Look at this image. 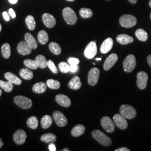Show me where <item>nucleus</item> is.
<instances>
[{
  "label": "nucleus",
  "instance_id": "864d4df0",
  "mask_svg": "<svg viewBox=\"0 0 151 151\" xmlns=\"http://www.w3.org/2000/svg\"><path fill=\"white\" fill-rule=\"evenodd\" d=\"M95 60H101V58H96Z\"/></svg>",
  "mask_w": 151,
  "mask_h": 151
},
{
  "label": "nucleus",
  "instance_id": "393cba45",
  "mask_svg": "<svg viewBox=\"0 0 151 151\" xmlns=\"http://www.w3.org/2000/svg\"><path fill=\"white\" fill-rule=\"evenodd\" d=\"M52 123V118L48 115H44L41 119V125L43 129H47L49 128Z\"/></svg>",
  "mask_w": 151,
  "mask_h": 151
},
{
  "label": "nucleus",
  "instance_id": "72a5a7b5",
  "mask_svg": "<svg viewBox=\"0 0 151 151\" xmlns=\"http://www.w3.org/2000/svg\"><path fill=\"white\" fill-rule=\"evenodd\" d=\"M27 126L32 129H36L38 128V120L37 117L35 116H31L27 119Z\"/></svg>",
  "mask_w": 151,
  "mask_h": 151
},
{
  "label": "nucleus",
  "instance_id": "5701e85b",
  "mask_svg": "<svg viewBox=\"0 0 151 151\" xmlns=\"http://www.w3.org/2000/svg\"><path fill=\"white\" fill-rule=\"evenodd\" d=\"M47 85L42 82L35 83L32 87V91L36 93H43L47 90Z\"/></svg>",
  "mask_w": 151,
  "mask_h": 151
},
{
  "label": "nucleus",
  "instance_id": "a18cd8bd",
  "mask_svg": "<svg viewBox=\"0 0 151 151\" xmlns=\"http://www.w3.org/2000/svg\"><path fill=\"white\" fill-rule=\"evenodd\" d=\"M3 16H4V19L6 21L8 22V21L10 20V17L9 16V15H8V14L6 11H4L3 12Z\"/></svg>",
  "mask_w": 151,
  "mask_h": 151
},
{
  "label": "nucleus",
  "instance_id": "c85d7f7f",
  "mask_svg": "<svg viewBox=\"0 0 151 151\" xmlns=\"http://www.w3.org/2000/svg\"><path fill=\"white\" fill-rule=\"evenodd\" d=\"M1 53L6 59L10 58L11 55V48L9 44L5 43L2 45L1 48Z\"/></svg>",
  "mask_w": 151,
  "mask_h": 151
},
{
  "label": "nucleus",
  "instance_id": "f03ea898",
  "mask_svg": "<svg viewBox=\"0 0 151 151\" xmlns=\"http://www.w3.org/2000/svg\"><path fill=\"white\" fill-rule=\"evenodd\" d=\"M63 16L65 22L69 25H75L77 21L75 12L70 7H65L63 10Z\"/></svg>",
  "mask_w": 151,
  "mask_h": 151
},
{
  "label": "nucleus",
  "instance_id": "58836bf2",
  "mask_svg": "<svg viewBox=\"0 0 151 151\" xmlns=\"http://www.w3.org/2000/svg\"><path fill=\"white\" fill-rule=\"evenodd\" d=\"M58 67L60 71L62 73H67L70 72V65L67 64L65 62H62L59 63Z\"/></svg>",
  "mask_w": 151,
  "mask_h": 151
},
{
  "label": "nucleus",
  "instance_id": "603ef678",
  "mask_svg": "<svg viewBox=\"0 0 151 151\" xmlns=\"http://www.w3.org/2000/svg\"><path fill=\"white\" fill-rule=\"evenodd\" d=\"M63 151H70V150L68 149V148H64L63 150H62Z\"/></svg>",
  "mask_w": 151,
  "mask_h": 151
},
{
  "label": "nucleus",
  "instance_id": "4d7b16f0",
  "mask_svg": "<svg viewBox=\"0 0 151 151\" xmlns=\"http://www.w3.org/2000/svg\"><path fill=\"white\" fill-rule=\"evenodd\" d=\"M1 95H2V91H1V90L0 89V96H1Z\"/></svg>",
  "mask_w": 151,
  "mask_h": 151
},
{
  "label": "nucleus",
  "instance_id": "7c9ffc66",
  "mask_svg": "<svg viewBox=\"0 0 151 151\" xmlns=\"http://www.w3.org/2000/svg\"><path fill=\"white\" fill-rule=\"evenodd\" d=\"M35 61L41 68H45L47 66V61L45 57L43 55H38L35 58Z\"/></svg>",
  "mask_w": 151,
  "mask_h": 151
},
{
  "label": "nucleus",
  "instance_id": "2f4dec72",
  "mask_svg": "<svg viewBox=\"0 0 151 151\" xmlns=\"http://www.w3.org/2000/svg\"><path fill=\"white\" fill-rule=\"evenodd\" d=\"M0 87L7 92H10L12 91L14 87L13 83L9 81L5 82L2 80H0Z\"/></svg>",
  "mask_w": 151,
  "mask_h": 151
},
{
  "label": "nucleus",
  "instance_id": "052dcab7",
  "mask_svg": "<svg viewBox=\"0 0 151 151\" xmlns=\"http://www.w3.org/2000/svg\"><path fill=\"white\" fill-rule=\"evenodd\" d=\"M109 1H110V0H109Z\"/></svg>",
  "mask_w": 151,
  "mask_h": 151
},
{
  "label": "nucleus",
  "instance_id": "bb28decb",
  "mask_svg": "<svg viewBox=\"0 0 151 151\" xmlns=\"http://www.w3.org/2000/svg\"><path fill=\"white\" fill-rule=\"evenodd\" d=\"M20 76L22 78L26 80H30L32 79L34 74L31 70L27 69V68H22L20 70Z\"/></svg>",
  "mask_w": 151,
  "mask_h": 151
},
{
  "label": "nucleus",
  "instance_id": "6ab92c4d",
  "mask_svg": "<svg viewBox=\"0 0 151 151\" xmlns=\"http://www.w3.org/2000/svg\"><path fill=\"white\" fill-rule=\"evenodd\" d=\"M68 86L72 90H78L79 88H81L82 86V83H81L80 78L78 76H74L69 82Z\"/></svg>",
  "mask_w": 151,
  "mask_h": 151
},
{
  "label": "nucleus",
  "instance_id": "423d86ee",
  "mask_svg": "<svg viewBox=\"0 0 151 151\" xmlns=\"http://www.w3.org/2000/svg\"><path fill=\"white\" fill-rule=\"evenodd\" d=\"M14 102L19 107L24 109H28L32 106V100L24 96H17L15 97Z\"/></svg>",
  "mask_w": 151,
  "mask_h": 151
},
{
  "label": "nucleus",
  "instance_id": "a878e982",
  "mask_svg": "<svg viewBox=\"0 0 151 151\" xmlns=\"http://www.w3.org/2000/svg\"><path fill=\"white\" fill-rule=\"evenodd\" d=\"M56 139V136L53 133H46L42 135V137H40V140L46 143H53Z\"/></svg>",
  "mask_w": 151,
  "mask_h": 151
},
{
  "label": "nucleus",
  "instance_id": "c9c22d12",
  "mask_svg": "<svg viewBox=\"0 0 151 151\" xmlns=\"http://www.w3.org/2000/svg\"><path fill=\"white\" fill-rule=\"evenodd\" d=\"M24 64L27 68L32 70H37L39 68V65L35 60L30 59L25 60L24 61Z\"/></svg>",
  "mask_w": 151,
  "mask_h": 151
},
{
  "label": "nucleus",
  "instance_id": "b1692460",
  "mask_svg": "<svg viewBox=\"0 0 151 151\" xmlns=\"http://www.w3.org/2000/svg\"><path fill=\"white\" fill-rule=\"evenodd\" d=\"M85 131V127L83 125H77L75 126L71 131V134L73 137H79L82 135Z\"/></svg>",
  "mask_w": 151,
  "mask_h": 151
},
{
  "label": "nucleus",
  "instance_id": "79ce46f5",
  "mask_svg": "<svg viewBox=\"0 0 151 151\" xmlns=\"http://www.w3.org/2000/svg\"><path fill=\"white\" fill-rule=\"evenodd\" d=\"M78 70V65H70V72L72 73H75Z\"/></svg>",
  "mask_w": 151,
  "mask_h": 151
},
{
  "label": "nucleus",
  "instance_id": "ddd939ff",
  "mask_svg": "<svg viewBox=\"0 0 151 151\" xmlns=\"http://www.w3.org/2000/svg\"><path fill=\"white\" fill-rule=\"evenodd\" d=\"M118 59V56L115 53H113L109 55L104 63L103 67L104 70H108L110 68H111L117 62Z\"/></svg>",
  "mask_w": 151,
  "mask_h": 151
},
{
  "label": "nucleus",
  "instance_id": "7ed1b4c3",
  "mask_svg": "<svg viewBox=\"0 0 151 151\" xmlns=\"http://www.w3.org/2000/svg\"><path fill=\"white\" fill-rule=\"evenodd\" d=\"M137 20L135 16L132 15H124L119 19V23L123 27L130 28L135 26Z\"/></svg>",
  "mask_w": 151,
  "mask_h": 151
},
{
  "label": "nucleus",
  "instance_id": "13d9d810",
  "mask_svg": "<svg viewBox=\"0 0 151 151\" xmlns=\"http://www.w3.org/2000/svg\"><path fill=\"white\" fill-rule=\"evenodd\" d=\"M67 1H70V2H73V1H74L75 0H67Z\"/></svg>",
  "mask_w": 151,
  "mask_h": 151
},
{
  "label": "nucleus",
  "instance_id": "2eb2a0df",
  "mask_svg": "<svg viewBox=\"0 0 151 151\" xmlns=\"http://www.w3.org/2000/svg\"><path fill=\"white\" fill-rule=\"evenodd\" d=\"M17 50L19 54L26 55L31 53L32 48L27 44L25 41H22L17 45Z\"/></svg>",
  "mask_w": 151,
  "mask_h": 151
},
{
  "label": "nucleus",
  "instance_id": "9b49d317",
  "mask_svg": "<svg viewBox=\"0 0 151 151\" xmlns=\"http://www.w3.org/2000/svg\"><path fill=\"white\" fill-rule=\"evenodd\" d=\"M114 122L119 129L122 130L126 129L128 127V123L126 118L122 114H115L113 117Z\"/></svg>",
  "mask_w": 151,
  "mask_h": 151
},
{
  "label": "nucleus",
  "instance_id": "e433bc0d",
  "mask_svg": "<svg viewBox=\"0 0 151 151\" xmlns=\"http://www.w3.org/2000/svg\"><path fill=\"white\" fill-rule=\"evenodd\" d=\"M79 12L80 16L83 19L90 18L93 15V12L91 10L87 8H82Z\"/></svg>",
  "mask_w": 151,
  "mask_h": 151
},
{
  "label": "nucleus",
  "instance_id": "5fc2aeb1",
  "mask_svg": "<svg viewBox=\"0 0 151 151\" xmlns=\"http://www.w3.org/2000/svg\"><path fill=\"white\" fill-rule=\"evenodd\" d=\"M149 5H150V6L151 7V0H150V2H149Z\"/></svg>",
  "mask_w": 151,
  "mask_h": 151
},
{
  "label": "nucleus",
  "instance_id": "37998d69",
  "mask_svg": "<svg viewBox=\"0 0 151 151\" xmlns=\"http://www.w3.org/2000/svg\"><path fill=\"white\" fill-rule=\"evenodd\" d=\"M9 13L10 14V15L12 17V18H15L16 17V14L14 10L12 9H10L9 10Z\"/></svg>",
  "mask_w": 151,
  "mask_h": 151
},
{
  "label": "nucleus",
  "instance_id": "1a4fd4ad",
  "mask_svg": "<svg viewBox=\"0 0 151 151\" xmlns=\"http://www.w3.org/2000/svg\"><path fill=\"white\" fill-rule=\"evenodd\" d=\"M100 70L97 68H93L90 70L88 75V83L91 86H95L97 84L99 79Z\"/></svg>",
  "mask_w": 151,
  "mask_h": 151
},
{
  "label": "nucleus",
  "instance_id": "de8ad7c7",
  "mask_svg": "<svg viewBox=\"0 0 151 151\" xmlns=\"http://www.w3.org/2000/svg\"><path fill=\"white\" fill-rule=\"evenodd\" d=\"M147 63L151 67V54L147 57Z\"/></svg>",
  "mask_w": 151,
  "mask_h": 151
},
{
  "label": "nucleus",
  "instance_id": "09e8293b",
  "mask_svg": "<svg viewBox=\"0 0 151 151\" xmlns=\"http://www.w3.org/2000/svg\"><path fill=\"white\" fill-rule=\"evenodd\" d=\"M9 1L11 4H15L17 2L18 0H9Z\"/></svg>",
  "mask_w": 151,
  "mask_h": 151
},
{
  "label": "nucleus",
  "instance_id": "cd10ccee",
  "mask_svg": "<svg viewBox=\"0 0 151 151\" xmlns=\"http://www.w3.org/2000/svg\"><path fill=\"white\" fill-rule=\"evenodd\" d=\"M135 34L137 39L142 42H146L148 39L147 32L142 29H137L135 31Z\"/></svg>",
  "mask_w": 151,
  "mask_h": 151
},
{
  "label": "nucleus",
  "instance_id": "a211bd4d",
  "mask_svg": "<svg viewBox=\"0 0 151 151\" xmlns=\"http://www.w3.org/2000/svg\"><path fill=\"white\" fill-rule=\"evenodd\" d=\"M113 40L111 38L106 39L100 47V52L103 54L107 53L113 48Z\"/></svg>",
  "mask_w": 151,
  "mask_h": 151
},
{
  "label": "nucleus",
  "instance_id": "f8f14e48",
  "mask_svg": "<svg viewBox=\"0 0 151 151\" xmlns=\"http://www.w3.org/2000/svg\"><path fill=\"white\" fill-rule=\"evenodd\" d=\"M53 117L56 124L60 127H63L67 124V119L66 117L59 111H55L53 114Z\"/></svg>",
  "mask_w": 151,
  "mask_h": 151
},
{
  "label": "nucleus",
  "instance_id": "20e7f679",
  "mask_svg": "<svg viewBox=\"0 0 151 151\" xmlns=\"http://www.w3.org/2000/svg\"><path fill=\"white\" fill-rule=\"evenodd\" d=\"M120 113L126 119H131L135 118L137 112L135 109L129 105H123L120 108Z\"/></svg>",
  "mask_w": 151,
  "mask_h": 151
},
{
  "label": "nucleus",
  "instance_id": "4c0bfd02",
  "mask_svg": "<svg viewBox=\"0 0 151 151\" xmlns=\"http://www.w3.org/2000/svg\"><path fill=\"white\" fill-rule=\"evenodd\" d=\"M47 85L50 88L58 90L60 87V83L59 81L53 79H49L47 81Z\"/></svg>",
  "mask_w": 151,
  "mask_h": 151
},
{
  "label": "nucleus",
  "instance_id": "9d476101",
  "mask_svg": "<svg viewBox=\"0 0 151 151\" xmlns=\"http://www.w3.org/2000/svg\"><path fill=\"white\" fill-rule=\"evenodd\" d=\"M101 125L104 129L108 133H113L115 129V123L108 116H104L101 119Z\"/></svg>",
  "mask_w": 151,
  "mask_h": 151
},
{
  "label": "nucleus",
  "instance_id": "0eeeda50",
  "mask_svg": "<svg viewBox=\"0 0 151 151\" xmlns=\"http://www.w3.org/2000/svg\"><path fill=\"white\" fill-rule=\"evenodd\" d=\"M97 45L95 42H91L85 49L84 55L87 59H92L97 54Z\"/></svg>",
  "mask_w": 151,
  "mask_h": 151
},
{
  "label": "nucleus",
  "instance_id": "473e14b6",
  "mask_svg": "<svg viewBox=\"0 0 151 151\" xmlns=\"http://www.w3.org/2000/svg\"><path fill=\"white\" fill-rule=\"evenodd\" d=\"M25 22L29 30H33L36 27V22L33 16L28 15L25 19Z\"/></svg>",
  "mask_w": 151,
  "mask_h": 151
},
{
  "label": "nucleus",
  "instance_id": "49530a36",
  "mask_svg": "<svg viewBox=\"0 0 151 151\" xmlns=\"http://www.w3.org/2000/svg\"><path fill=\"white\" fill-rule=\"evenodd\" d=\"M129 149H128L126 147H122V148H119L116 149L115 151H129Z\"/></svg>",
  "mask_w": 151,
  "mask_h": 151
},
{
  "label": "nucleus",
  "instance_id": "aec40b11",
  "mask_svg": "<svg viewBox=\"0 0 151 151\" xmlns=\"http://www.w3.org/2000/svg\"><path fill=\"white\" fill-rule=\"evenodd\" d=\"M117 42L122 45L131 43L134 41L133 38L127 34H120L116 37Z\"/></svg>",
  "mask_w": 151,
  "mask_h": 151
},
{
  "label": "nucleus",
  "instance_id": "a19ab883",
  "mask_svg": "<svg viewBox=\"0 0 151 151\" xmlns=\"http://www.w3.org/2000/svg\"><path fill=\"white\" fill-rule=\"evenodd\" d=\"M68 62L70 65H78L80 63V60L76 58L70 57L68 60Z\"/></svg>",
  "mask_w": 151,
  "mask_h": 151
},
{
  "label": "nucleus",
  "instance_id": "6e6552de",
  "mask_svg": "<svg viewBox=\"0 0 151 151\" xmlns=\"http://www.w3.org/2000/svg\"><path fill=\"white\" fill-rule=\"evenodd\" d=\"M137 85L138 87L140 90H144L146 88L148 80V75L143 71H140L137 73Z\"/></svg>",
  "mask_w": 151,
  "mask_h": 151
},
{
  "label": "nucleus",
  "instance_id": "f257e3e1",
  "mask_svg": "<svg viewBox=\"0 0 151 151\" xmlns=\"http://www.w3.org/2000/svg\"><path fill=\"white\" fill-rule=\"evenodd\" d=\"M93 138L104 146H109L111 145L112 141L111 139L99 130H94L92 132Z\"/></svg>",
  "mask_w": 151,
  "mask_h": 151
},
{
  "label": "nucleus",
  "instance_id": "3c124183",
  "mask_svg": "<svg viewBox=\"0 0 151 151\" xmlns=\"http://www.w3.org/2000/svg\"><path fill=\"white\" fill-rule=\"evenodd\" d=\"M4 145V143H3V141L2 140V139L0 138V148L3 146Z\"/></svg>",
  "mask_w": 151,
  "mask_h": 151
},
{
  "label": "nucleus",
  "instance_id": "4be33fe9",
  "mask_svg": "<svg viewBox=\"0 0 151 151\" xmlns=\"http://www.w3.org/2000/svg\"><path fill=\"white\" fill-rule=\"evenodd\" d=\"M5 77L8 81L12 82L13 84L20 85L22 83V81L16 75L11 72H6L5 74Z\"/></svg>",
  "mask_w": 151,
  "mask_h": 151
},
{
  "label": "nucleus",
  "instance_id": "8fccbe9b",
  "mask_svg": "<svg viewBox=\"0 0 151 151\" xmlns=\"http://www.w3.org/2000/svg\"><path fill=\"white\" fill-rule=\"evenodd\" d=\"M130 4H135L137 2V0H128Z\"/></svg>",
  "mask_w": 151,
  "mask_h": 151
},
{
  "label": "nucleus",
  "instance_id": "4468645a",
  "mask_svg": "<svg viewBox=\"0 0 151 151\" xmlns=\"http://www.w3.org/2000/svg\"><path fill=\"white\" fill-rule=\"evenodd\" d=\"M27 137V134L24 130L19 129L14 133L13 138L17 145H21L25 143Z\"/></svg>",
  "mask_w": 151,
  "mask_h": 151
},
{
  "label": "nucleus",
  "instance_id": "bf43d9fd",
  "mask_svg": "<svg viewBox=\"0 0 151 151\" xmlns=\"http://www.w3.org/2000/svg\"><path fill=\"white\" fill-rule=\"evenodd\" d=\"M150 17H151V15H150Z\"/></svg>",
  "mask_w": 151,
  "mask_h": 151
},
{
  "label": "nucleus",
  "instance_id": "f704fd0d",
  "mask_svg": "<svg viewBox=\"0 0 151 151\" xmlns=\"http://www.w3.org/2000/svg\"><path fill=\"white\" fill-rule=\"evenodd\" d=\"M49 48L52 53L55 55H59L61 53L60 47L57 43L51 42L49 45Z\"/></svg>",
  "mask_w": 151,
  "mask_h": 151
},
{
  "label": "nucleus",
  "instance_id": "c756f323",
  "mask_svg": "<svg viewBox=\"0 0 151 151\" xmlns=\"http://www.w3.org/2000/svg\"><path fill=\"white\" fill-rule=\"evenodd\" d=\"M48 35L45 30H41L38 32V40L39 43L45 44L48 42Z\"/></svg>",
  "mask_w": 151,
  "mask_h": 151
},
{
  "label": "nucleus",
  "instance_id": "39448f33",
  "mask_svg": "<svg viewBox=\"0 0 151 151\" xmlns=\"http://www.w3.org/2000/svg\"><path fill=\"white\" fill-rule=\"evenodd\" d=\"M136 65V59L135 56L133 54L128 55L123 62L124 70L128 73L132 72L135 68Z\"/></svg>",
  "mask_w": 151,
  "mask_h": 151
},
{
  "label": "nucleus",
  "instance_id": "dca6fc26",
  "mask_svg": "<svg viewBox=\"0 0 151 151\" xmlns=\"http://www.w3.org/2000/svg\"><path fill=\"white\" fill-rule=\"evenodd\" d=\"M42 20L44 25L48 28L54 27L56 24V20L54 16L48 13H45L42 16Z\"/></svg>",
  "mask_w": 151,
  "mask_h": 151
},
{
  "label": "nucleus",
  "instance_id": "f3484780",
  "mask_svg": "<svg viewBox=\"0 0 151 151\" xmlns=\"http://www.w3.org/2000/svg\"><path fill=\"white\" fill-rule=\"evenodd\" d=\"M55 101L60 106L68 108L70 106L71 101L70 98L63 94H58L55 96Z\"/></svg>",
  "mask_w": 151,
  "mask_h": 151
},
{
  "label": "nucleus",
  "instance_id": "ea45409f",
  "mask_svg": "<svg viewBox=\"0 0 151 151\" xmlns=\"http://www.w3.org/2000/svg\"><path fill=\"white\" fill-rule=\"evenodd\" d=\"M47 66L49 68L50 70L54 73V74H57L58 72V70L56 66L54 65V62L51 60H49L47 61Z\"/></svg>",
  "mask_w": 151,
  "mask_h": 151
},
{
  "label": "nucleus",
  "instance_id": "6e6d98bb",
  "mask_svg": "<svg viewBox=\"0 0 151 151\" xmlns=\"http://www.w3.org/2000/svg\"><path fill=\"white\" fill-rule=\"evenodd\" d=\"M1 30H2V26H1V24H0V32H1Z\"/></svg>",
  "mask_w": 151,
  "mask_h": 151
},
{
  "label": "nucleus",
  "instance_id": "c03bdc74",
  "mask_svg": "<svg viewBox=\"0 0 151 151\" xmlns=\"http://www.w3.org/2000/svg\"><path fill=\"white\" fill-rule=\"evenodd\" d=\"M49 150L50 151H56V147L53 143H51L49 145Z\"/></svg>",
  "mask_w": 151,
  "mask_h": 151
},
{
  "label": "nucleus",
  "instance_id": "412c9836",
  "mask_svg": "<svg viewBox=\"0 0 151 151\" xmlns=\"http://www.w3.org/2000/svg\"><path fill=\"white\" fill-rule=\"evenodd\" d=\"M25 40L27 44L32 48V49H35L38 47V44L35 40V38L33 37L32 35L29 32H27L25 35Z\"/></svg>",
  "mask_w": 151,
  "mask_h": 151
}]
</instances>
